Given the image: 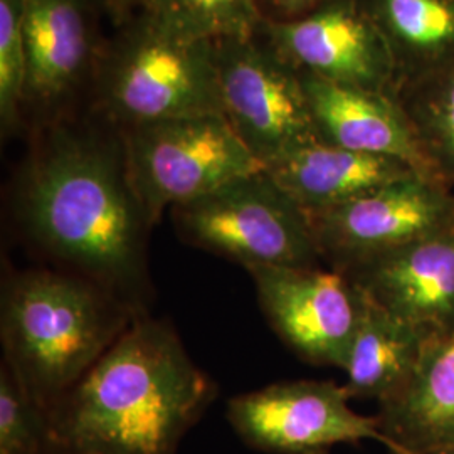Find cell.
<instances>
[{
    "label": "cell",
    "instance_id": "6da1fadb",
    "mask_svg": "<svg viewBox=\"0 0 454 454\" xmlns=\"http://www.w3.org/2000/svg\"><path fill=\"white\" fill-rule=\"evenodd\" d=\"M29 137L12 192L19 226L73 275L142 313L152 224L131 184L123 133L86 108Z\"/></svg>",
    "mask_w": 454,
    "mask_h": 454
},
{
    "label": "cell",
    "instance_id": "7a4b0ae2",
    "mask_svg": "<svg viewBox=\"0 0 454 454\" xmlns=\"http://www.w3.org/2000/svg\"><path fill=\"white\" fill-rule=\"evenodd\" d=\"M214 397L174 328L140 313L49 418L61 454H174Z\"/></svg>",
    "mask_w": 454,
    "mask_h": 454
},
{
    "label": "cell",
    "instance_id": "3957f363",
    "mask_svg": "<svg viewBox=\"0 0 454 454\" xmlns=\"http://www.w3.org/2000/svg\"><path fill=\"white\" fill-rule=\"evenodd\" d=\"M137 315L82 276L49 270L19 273L2 293L4 362L49 412Z\"/></svg>",
    "mask_w": 454,
    "mask_h": 454
},
{
    "label": "cell",
    "instance_id": "277c9868",
    "mask_svg": "<svg viewBox=\"0 0 454 454\" xmlns=\"http://www.w3.org/2000/svg\"><path fill=\"white\" fill-rule=\"evenodd\" d=\"M88 108L120 130L223 114L214 44L182 39L133 12L103 43Z\"/></svg>",
    "mask_w": 454,
    "mask_h": 454
},
{
    "label": "cell",
    "instance_id": "5b68a950",
    "mask_svg": "<svg viewBox=\"0 0 454 454\" xmlns=\"http://www.w3.org/2000/svg\"><path fill=\"white\" fill-rule=\"evenodd\" d=\"M180 236L253 266L315 268L322 260L309 215L262 168L172 209Z\"/></svg>",
    "mask_w": 454,
    "mask_h": 454
},
{
    "label": "cell",
    "instance_id": "8992f818",
    "mask_svg": "<svg viewBox=\"0 0 454 454\" xmlns=\"http://www.w3.org/2000/svg\"><path fill=\"white\" fill-rule=\"evenodd\" d=\"M121 133L131 184L152 227L168 207L264 168L221 114L170 118Z\"/></svg>",
    "mask_w": 454,
    "mask_h": 454
},
{
    "label": "cell",
    "instance_id": "52a82bcc",
    "mask_svg": "<svg viewBox=\"0 0 454 454\" xmlns=\"http://www.w3.org/2000/svg\"><path fill=\"white\" fill-rule=\"evenodd\" d=\"M212 44L223 116L262 167L318 140L300 73L258 31Z\"/></svg>",
    "mask_w": 454,
    "mask_h": 454
},
{
    "label": "cell",
    "instance_id": "ba28073f",
    "mask_svg": "<svg viewBox=\"0 0 454 454\" xmlns=\"http://www.w3.org/2000/svg\"><path fill=\"white\" fill-rule=\"evenodd\" d=\"M309 219L322 260L343 271L454 231V192L436 177L412 174Z\"/></svg>",
    "mask_w": 454,
    "mask_h": 454
},
{
    "label": "cell",
    "instance_id": "9c48e42d",
    "mask_svg": "<svg viewBox=\"0 0 454 454\" xmlns=\"http://www.w3.org/2000/svg\"><path fill=\"white\" fill-rule=\"evenodd\" d=\"M99 16L91 0H22L27 133L88 108L105 43Z\"/></svg>",
    "mask_w": 454,
    "mask_h": 454
},
{
    "label": "cell",
    "instance_id": "30bf717a",
    "mask_svg": "<svg viewBox=\"0 0 454 454\" xmlns=\"http://www.w3.org/2000/svg\"><path fill=\"white\" fill-rule=\"evenodd\" d=\"M350 395L330 380L279 382L232 397L227 419L244 442L271 454H328L339 444L377 441L387 448L375 416L348 406Z\"/></svg>",
    "mask_w": 454,
    "mask_h": 454
},
{
    "label": "cell",
    "instance_id": "8fae6325",
    "mask_svg": "<svg viewBox=\"0 0 454 454\" xmlns=\"http://www.w3.org/2000/svg\"><path fill=\"white\" fill-rule=\"evenodd\" d=\"M261 309L276 333L307 362L345 367L367 300L337 271L292 266H253Z\"/></svg>",
    "mask_w": 454,
    "mask_h": 454
},
{
    "label": "cell",
    "instance_id": "7c38bea8",
    "mask_svg": "<svg viewBox=\"0 0 454 454\" xmlns=\"http://www.w3.org/2000/svg\"><path fill=\"white\" fill-rule=\"evenodd\" d=\"M258 34L298 73L395 95L389 46L360 0H322L290 22L262 20Z\"/></svg>",
    "mask_w": 454,
    "mask_h": 454
},
{
    "label": "cell",
    "instance_id": "4fadbf2b",
    "mask_svg": "<svg viewBox=\"0 0 454 454\" xmlns=\"http://www.w3.org/2000/svg\"><path fill=\"white\" fill-rule=\"evenodd\" d=\"M375 307L441 337L454 332V231L340 271Z\"/></svg>",
    "mask_w": 454,
    "mask_h": 454
},
{
    "label": "cell",
    "instance_id": "5bb4252c",
    "mask_svg": "<svg viewBox=\"0 0 454 454\" xmlns=\"http://www.w3.org/2000/svg\"><path fill=\"white\" fill-rule=\"evenodd\" d=\"M315 135L326 145L390 157L434 177L395 95L360 90L300 73Z\"/></svg>",
    "mask_w": 454,
    "mask_h": 454
},
{
    "label": "cell",
    "instance_id": "9a60e30c",
    "mask_svg": "<svg viewBox=\"0 0 454 454\" xmlns=\"http://www.w3.org/2000/svg\"><path fill=\"white\" fill-rule=\"evenodd\" d=\"M375 419L390 454L454 446V332L433 337L406 384L377 403Z\"/></svg>",
    "mask_w": 454,
    "mask_h": 454
},
{
    "label": "cell",
    "instance_id": "2e32d148",
    "mask_svg": "<svg viewBox=\"0 0 454 454\" xmlns=\"http://www.w3.org/2000/svg\"><path fill=\"white\" fill-rule=\"evenodd\" d=\"M264 170L307 215L335 209L394 180L421 174L403 160L326 145L320 140L293 150Z\"/></svg>",
    "mask_w": 454,
    "mask_h": 454
},
{
    "label": "cell",
    "instance_id": "e0dca14e",
    "mask_svg": "<svg viewBox=\"0 0 454 454\" xmlns=\"http://www.w3.org/2000/svg\"><path fill=\"white\" fill-rule=\"evenodd\" d=\"M360 4L389 46L397 88L453 67L454 0H360Z\"/></svg>",
    "mask_w": 454,
    "mask_h": 454
},
{
    "label": "cell",
    "instance_id": "ac0fdd59",
    "mask_svg": "<svg viewBox=\"0 0 454 454\" xmlns=\"http://www.w3.org/2000/svg\"><path fill=\"white\" fill-rule=\"evenodd\" d=\"M367 300V298H365ZM433 335L367 300L343 372L350 399H387L416 372Z\"/></svg>",
    "mask_w": 454,
    "mask_h": 454
},
{
    "label": "cell",
    "instance_id": "d6986e66",
    "mask_svg": "<svg viewBox=\"0 0 454 454\" xmlns=\"http://www.w3.org/2000/svg\"><path fill=\"white\" fill-rule=\"evenodd\" d=\"M422 152L436 179L454 192V66L397 88Z\"/></svg>",
    "mask_w": 454,
    "mask_h": 454
},
{
    "label": "cell",
    "instance_id": "ffe728a7",
    "mask_svg": "<svg viewBox=\"0 0 454 454\" xmlns=\"http://www.w3.org/2000/svg\"><path fill=\"white\" fill-rule=\"evenodd\" d=\"M133 12L187 41L247 37L262 22L254 0H135Z\"/></svg>",
    "mask_w": 454,
    "mask_h": 454
},
{
    "label": "cell",
    "instance_id": "44dd1931",
    "mask_svg": "<svg viewBox=\"0 0 454 454\" xmlns=\"http://www.w3.org/2000/svg\"><path fill=\"white\" fill-rule=\"evenodd\" d=\"M0 454H61L48 411L5 362L0 369Z\"/></svg>",
    "mask_w": 454,
    "mask_h": 454
},
{
    "label": "cell",
    "instance_id": "7402d4cb",
    "mask_svg": "<svg viewBox=\"0 0 454 454\" xmlns=\"http://www.w3.org/2000/svg\"><path fill=\"white\" fill-rule=\"evenodd\" d=\"M27 56L22 0H0V130L2 137L26 131L24 91Z\"/></svg>",
    "mask_w": 454,
    "mask_h": 454
},
{
    "label": "cell",
    "instance_id": "603a6c76",
    "mask_svg": "<svg viewBox=\"0 0 454 454\" xmlns=\"http://www.w3.org/2000/svg\"><path fill=\"white\" fill-rule=\"evenodd\" d=\"M322 0H254L262 20L290 22L307 16Z\"/></svg>",
    "mask_w": 454,
    "mask_h": 454
},
{
    "label": "cell",
    "instance_id": "cb8c5ba5",
    "mask_svg": "<svg viewBox=\"0 0 454 454\" xmlns=\"http://www.w3.org/2000/svg\"><path fill=\"white\" fill-rule=\"evenodd\" d=\"M101 17H108L114 26L133 14L135 0H91Z\"/></svg>",
    "mask_w": 454,
    "mask_h": 454
},
{
    "label": "cell",
    "instance_id": "d4e9b609",
    "mask_svg": "<svg viewBox=\"0 0 454 454\" xmlns=\"http://www.w3.org/2000/svg\"><path fill=\"white\" fill-rule=\"evenodd\" d=\"M419 454H454V446L453 448H444V450H436V451H427V453Z\"/></svg>",
    "mask_w": 454,
    "mask_h": 454
}]
</instances>
